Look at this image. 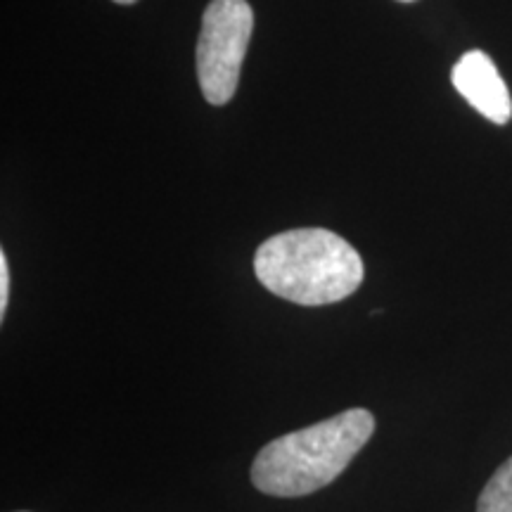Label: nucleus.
Returning a JSON list of instances; mask_svg holds the SVG:
<instances>
[{
	"label": "nucleus",
	"instance_id": "7ed1b4c3",
	"mask_svg": "<svg viewBox=\"0 0 512 512\" xmlns=\"http://www.w3.org/2000/svg\"><path fill=\"white\" fill-rule=\"evenodd\" d=\"M254 29L247 0H211L197 41V81L211 105H226L238 91L242 62Z\"/></svg>",
	"mask_w": 512,
	"mask_h": 512
},
{
	"label": "nucleus",
	"instance_id": "423d86ee",
	"mask_svg": "<svg viewBox=\"0 0 512 512\" xmlns=\"http://www.w3.org/2000/svg\"><path fill=\"white\" fill-rule=\"evenodd\" d=\"M10 299V264L5 252H0V318H5Z\"/></svg>",
	"mask_w": 512,
	"mask_h": 512
},
{
	"label": "nucleus",
	"instance_id": "0eeeda50",
	"mask_svg": "<svg viewBox=\"0 0 512 512\" xmlns=\"http://www.w3.org/2000/svg\"><path fill=\"white\" fill-rule=\"evenodd\" d=\"M114 3H119V5H133V3H136V0H114Z\"/></svg>",
	"mask_w": 512,
	"mask_h": 512
},
{
	"label": "nucleus",
	"instance_id": "6e6552de",
	"mask_svg": "<svg viewBox=\"0 0 512 512\" xmlns=\"http://www.w3.org/2000/svg\"><path fill=\"white\" fill-rule=\"evenodd\" d=\"M401 3H413V0H401Z\"/></svg>",
	"mask_w": 512,
	"mask_h": 512
},
{
	"label": "nucleus",
	"instance_id": "f03ea898",
	"mask_svg": "<svg viewBox=\"0 0 512 512\" xmlns=\"http://www.w3.org/2000/svg\"><path fill=\"white\" fill-rule=\"evenodd\" d=\"M259 283L299 306L342 302L363 283V259L347 240L325 228H297L273 235L256 249Z\"/></svg>",
	"mask_w": 512,
	"mask_h": 512
},
{
	"label": "nucleus",
	"instance_id": "f257e3e1",
	"mask_svg": "<svg viewBox=\"0 0 512 512\" xmlns=\"http://www.w3.org/2000/svg\"><path fill=\"white\" fill-rule=\"evenodd\" d=\"M375 418L366 408H351L290 432L266 444L252 463V484L261 494L299 498L335 482L368 444Z\"/></svg>",
	"mask_w": 512,
	"mask_h": 512
},
{
	"label": "nucleus",
	"instance_id": "20e7f679",
	"mask_svg": "<svg viewBox=\"0 0 512 512\" xmlns=\"http://www.w3.org/2000/svg\"><path fill=\"white\" fill-rule=\"evenodd\" d=\"M456 91L470 102L475 110L494 124L503 126L512 117V100L508 86L498 74L494 60L482 50H470L460 57L451 72Z\"/></svg>",
	"mask_w": 512,
	"mask_h": 512
},
{
	"label": "nucleus",
	"instance_id": "39448f33",
	"mask_svg": "<svg viewBox=\"0 0 512 512\" xmlns=\"http://www.w3.org/2000/svg\"><path fill=\"white\" fill-rule=\"evenodd\" d=\"M477 512H512V458L494 472L479 494Z\"/></svg>",
	"mask_w": 512,
	"mask_h": 512
}]
</instances>
